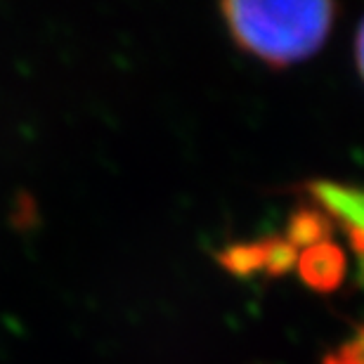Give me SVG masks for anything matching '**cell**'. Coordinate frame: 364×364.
Here are the masks:
<instances>
[{
	"label": "cell",
	"instance_id": "cell-3",
	"mask_svg": "<svg viewBox=\"0 0 364 364\" xmlns=\"http://www.w3.org/2000/svg\"><path fill=\"white\" fill-rule=\"evenodd\" d=\"M355 62H358V71L364 81V19L358 26V33H355Z\"/></svg>",
	"mask_w": 364,
	"mask_h": 364
},
{
	"label": "cell",
	"instance_id": "cell-1",
	"mask_svg": "<svg viewBox=\"0 0 364 364\" xmlns=\"http://www.w3.org/2000/svg\"><path fill=\"white\" fill-rule=\"evenodd\" d=\"M220 12L232 41L244 53L272 67H289L322 50L336 21L338 7L326 0H232L220 5Z\"/></svg>",
	"mask_w": 364,
	"mask_h": 364
},
{
	"label": "cell",
	"instance_id": "cell-2",
	"mask_svg": "<svg viewBox=\"0 0 364 364\" xmlns=\"http://www.w3.org/2000/svg\"><path fill=\"white\" fill-rule=\"evenodd\" d=\"M305 192L346 237L364 274V185L343 180H315L305 187Z\"/></svg>",
	"mask_w": 364,
	"mask_h": 364
}]
</instances>
